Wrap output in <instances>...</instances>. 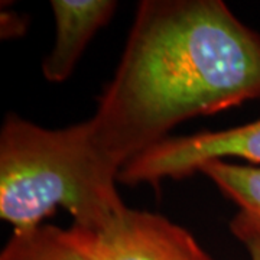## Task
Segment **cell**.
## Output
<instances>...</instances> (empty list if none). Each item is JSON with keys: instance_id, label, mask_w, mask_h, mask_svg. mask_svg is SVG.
I'll return each instance as SVG.
<instances>
[{"instance_id": "cell-5", "label": "cell", "mask_w": 260, "mask_h": 260, "mask_svg": "<svg viewBox=\"0 0 260 260\" xmlns=\"http://www.w3.org/2000/svg\"><path fill=\"white\" fill-rule=\"evenodd\" d=\"M117 2L113 0H52L55 18V42L42 62V74L51 83L65 81L84 49L109 23Z\"/></svg>"}, {"instance_id": "cell-7", "label": "cell", "mask_w": 260, "mask_h": 260, "mask_svg": "<svg viewBox=\"0 0 260 260\" xmlns=\"http://www.w3.org/2000/svg\"><path fill=\"white\" fill-rule=\"evenodd\" d=\"M0 260H85L62 237V229L39 225L15 232L0 253Z\"/></svg>"}, {"instance_id": "cell-6", "label": "cell", "mask_w": 260, "mask_h": 260, "mask_svg": "<svg viewBox=\"0 0 260 260\" xmlns=\"http://www.w3.org/2000/svg\"><path fill=\"white\" fill-rule=\"evenodd\" d=\"M198 172L210 178L239 207L230 224L233 234L254 233L260 236V167L214 159L203 164Z\"/></svg>"}, {"instance_id": "cell-1", "label": "cell", "mask_w": 260, "mask_h": 260, "mask_svg": "<svg viewBox=\"0 0 260 260\" xmlns=\"http://www.w3.org/2000/svg\"><path fill=\"white\" fill-rule=\"evenodd\" d=\"M260 97V35L221 0L140 2L110 84L68 129L85 181L120 207L116 181L179 123Z\"/></svg>"}, {"instance_id": "cell-8", "label": "cell", "mask_w": 260, "mask_h": 260, "mask_svg": "<svg viewBox=\"0 0 260 260\" xmlns=\"http://www.w3.org/2000/svg\"><path fill=\"white\" fill-rule=\"evenodd\" d=\"M246 246L250 260H260V236L254 233H242L236 236Z\"/></svg>"}, {"instance_id": "cell-3", "label": "cell", "mask_w": 260, "mask_h": 260, "mask_svg": "<svg viewBox=\"0 0 260 260\" xmlns=\"http://www.w3.org/2000/svg\"><path fill=\"white\" fill-rule=\"evenodd\" d=\"M62 237L85 260H214L184 227L127 207L100 225L73 224Z\"/></svg>"}, {"instance_id": "cell-4", "label": "cell", "mask_w": 260, "mask_h": 260, "mask_svg": "<svg viewBox=\"0 0 260 260\" xmlns=\"http://www.w3.org/2000/svg\"><path fill=\"white\" fill-rule=\"evenodd\" d=\"M225 158L260 164V119L233 129L168 138L126 164L117 181L156 188L167 178L182 179L198 172L208 160Z\"/></svg>"}, {"instance_id": "cell-2", "label": "cell", "mask_w": 260, "mask_h": 260, "mask_svg": "<svg viewBox=\"0 0 260 260\" xmlns=\"http://www.w3.org/2000/svg\"><path fill=\"white\" fill-rule=\"evenodd\" d=\"M59 129L9 114L0 132V217L28 232L65 208L74 225L90 224L83 191L62 148Z\"/></svg>"}]
</instances>
